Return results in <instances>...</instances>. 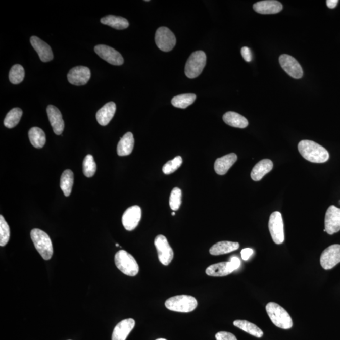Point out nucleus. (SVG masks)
<instances>
[{
  "label": "nucleus",
  "mask_w": 340,
  "mask_h": 340,
  "mask_svg": "<svg viewBox=\"0 0 340 340\" xmlns=\"http://www.w3.org/2000/svg\"><path fill=\"white\" fill-rule=\"evenodd\" d=\"M298 150L304 159L312 163H325L329 158L328 151L313 140H301L299 143Z\"/></svg>",
  "instance_id": "obj_1"
},
{
  "label": "nucleus",
  "mask_w": 340,
  "mask_h": 340,
  "mask_svg": "<svg viewBox=\"0 0 340 340\" xmlns=\"http://www.w3.org/2000/svg\"><path fill=\"white\" fill-rule=\"evenodd\" d=\"M266 311L276 326L284 329L292 328L293 322L290 314L279 304L270 302L266 306Z\"/></svg>",
  "instance_id": "obj_2"
},
{
  "label": "nucleus",
  "mask_w": 340,
  "mask_h": 340,
  "mask_svg": "<svg viewBox=\"0 0 340 340\" xmlns=\"http://www.w3.org/2000/svg\"><path fill=\"white\" fill-rule=\"evenodd\" d=\"M30 236L35 249L43 259L50 260L53 255L52 241L48 235L39 229H34L30 232Z\"/></svg>",
  "instance_id": "obj_3"
},
{
  "label": "nucleus",
  "mask_w": 340,
  "mask_h": 340,
  "mask_svg": "<svg viewBox=\"0 0 340 340\" xmlns=\"http://www.w3.org/2000/svg\"><path fill=\"white\" fill-rule=\"evenodd\" d=\"M165 306L171 311L190 313L196 309L198 301L191 296H176L167 299L165 302Z\"/></svg>",
  "instance_id": "obj_4"
},
{
  "label": "nucleus",
  "mask_w": 340,
  "mask_h": 340,
  "mask_svg": "<svg viewBox=\"0 0 340 340\" xmlns=\"http://www.w3.org/2000/svg\"><path fill=\"white\" fill-rule=\"evenodd\" d=\"M115 263L125 275L134 277L139 273V267L136 260L125 250H120L115 255Z\"/></svg>",
  "instance_id": "obj_5"
},
{
  "label": "nucleus",
  "mask_w": 340,
  "mask_h": 340,
  "mask_svg": "<svg viewBox=\"0 0 340 340\" xmlns=\"http://www.w3.org/2000/svg\"><path fill=\"white\" fill-rule=\"evenodd\" d=\"M207 57L203 51H198L191 54L186 61L185 73L188 78L198 77L205 68Z\"/></svg>",
  "instance_id": "obj_6"
},
{
  "label": "nucleus",
  "mask_w": 340,
  "mask_h": 340,
  "mask_svg": "<svg viewBox=\"0 0 340 340\" xmlns=\"http://www.w3.org/2000/svg\"><path fill=\"white\" fill-rule=\"evenodd\" d=\"M268 228L275 244L280 245L284 241V230L282 214L276 211L270 215Z\"/></svg>",
  "instance_id": "obj_7"
},
{
  "label": "nucleus",
  "mask_w": 340,
  "mask_h": 340,
  "mask_svg": "<svg viewBox=\"0 0 340 340\" xmlns=\"http://www.w3.org/2000/svg\"><path fill=\"white\" fill-rule=\"evenodd\" d=\"M155 42L157 47L164 52H169L176 45L175 35L167 27H160L155 34Z\"/></svg>",
  "instance_id": "obj_8"
},
{
  "label": "nucleus",
  "mask_w": 340,
  "mask_h": 340,
  "mask_svg": "<svg viewBox=\"0 0 340 340\" xmlns=\"http://www.w3.org/2000/svg\"><path fill=\"white\" fill-rule=\"evenodd\" d=\"M155 245L160 262L165 266L169 265L173 260L174 253L167 237L162 234L158 235L155 239Z\"/></svg>",
  "instance_id": "obj_9"
},
{
  "label": "nucleus",
  "mask_w": 340,
  "mask_h": 340,
  "mask_svg": "<svg viewBox=\"0 0 340 340\" xmlns=\"http://www.w3.org/2000/svg\"><path fill=\"white\" fill-rule=\"evenodd\" d=\"M340 263V245H331L324 250L321 255V267L330 270Z\"/></svg>",
  "instance_id": "obj_10"
},
{
  "label": "nucleus",
  "mask_w": 340,
  "mask_h": 340,
  "mask_svg": "<svg viewBox=\"0 0 340 340\" xmlns=\"http://www.w3.org/2000/svg\"><path fill=\"white\" fill-rule=\"evenodd\" d=\"M279 63L281 67L291 77L295 79L303 77V68L295 58L290 55H282L280 56Z\"/></svg>",
  "instance_id": "obj_11"
},
{
  "label": "nucleus",
  "mask_w": 340,
  "mask_h": 340,
  "mask_svg": "<svg viewBox=\"0 0 340 340\" xmlns=\"http://www.w3.org/2000/svg\"><path fill=\"white\" fill-rule=\"evenodd\" d=\"M94 51L100 57L112 65H123L124 58L118 51L106 45H98L94 47Z\"/></svg>",
  "instance_id": "obj_12"
},
{
  "label": "nucleus",
  "mask_w": 340,
  "mask_h": 340,
  "mask_svg": "<svg viewBox=\"0 0 340 340\" xmlns=\"http://www.w3.org/2000/svg\"><path fill=\"white\" fill-rule=\"evenodd\" d=\"M325 229L327 233L332 235L340 231V209L331 206L326 211Z\"/></svg>",
  "instance_id": "obj_13"
},
{
  "label": "nucleus",
  "mask_w": 340,
  "mask_h": 340,
  "mask_svg": "<svg viewBox=\"0 0 340 340\" xmlns=\"http://www.w3.org/2000/svg\"><path fill=\"white\" fill-rule=\"evenodd\" d=\"M90 78L91 71L86 66H76L71 69L68 74L69 82L76 86L86 85Z\"/></svg>",
  "instance_id": "obj_14"
},
{
  "label": "nucleus",
  "mask_w": 340,
  "mask_h": 340,
  "mask_svg": "<svg viewBox=\"0 0 340 340\" xmlns=\"http://www.w3.org/2000/svg\"><path fill=\"white\" fill-rule=\"evenodd\" d=\"M141 209L139 206H134L128 208L122 216V224L127 231H132L136 228L141 219Z\"/></svg>",
  "instance_id": "obj_15"
},
{
  "label": "nucleus",
  "mask_w": 340,
  "mask_h": 340,
  "mask_svg": "<svg viewBox=\"0 0 340 340\" xmlns=\"http://www.w3.org/2000/svg\"><path fill=\"white\" fill-rule=\"evenodd\" d=\"M47 113L54 132L56 135L62 134L65 128V122L60 110L57 107L50 105L47 107Z\"/></svg>",
  "instance_id": "obj_16"
},
{
  "label": "nucleus",
  "mask_w": 340,
  "mask_h": 340,
  "mask_svg": "<svg viewBox=\"0 0 340 340\" xmlns=\"http://www.w3.org/2000/svg\"><path fill=\"white\" fill-rule=\"evenodd\" d=\"M30 43L42 62H48L53 60L54 56L52 50L50 45L36 36L30 38Z\"/></svg>",
  "instance_id": "obj_17"
},
{
  "label": "nucleus",
  "mask_w": 340,
  "mask_h": 340,
  "mask_svg": "<svg viewBox=\"0 0 340 340\" xmlns=\"http://www.w3.org/2000/svg\"><path fill=\"white\" fill-rule=\"evenodd\" d=\"M255 11L263 15L276 14L282 11L283 6L280 2L275 0H265L254 5Z\"/></svg>",
  "instance_id": "obj_18"
},
{
  "label": "nucleus",
  "mask_w": 340,
  "mask_h": 340,
  "mask_svg": "<svg viewBox=\"0 0 340 340\" xmlns=\"http://www.w3.org/2000/svg\"><path fill=\"white\" fill-rule=\"evenodd\" d=\"M135 324L134 319L129 318L120 322L115 327L112 340H126Z\"/></svg>",
  "instance_id": "obj_19"
},
{
  "label": "nucleus",
  "mask_w": 340,
  "mask_h": 340,
  "mask_svg": "<svg viewBox=\"0 0 340 340\" xmlns=\"http://www.w3.org/2000/svg\"><path fill=\"white\" fill-rule=\"evenodd\" d=\"M116 111V105L113 102H109L102 107L96 112V118L97 122L102 126H106L109 124L113 118Z\"/></svg>",
  "instance_id": "obj_20"
},
{
  "label": "nucleus",
  "mask_w": 340,
  "mask_h": 340,
  "mask_svg": "<svg viewBox=\"0 0 340 340\" xmlns=\"http://www.w3.org/2000/svg\"><path fill=\"white\" fill-rule=\"evenodd\" d=\"M237 160V157L235 153H231L217 158L214 163L215 171L219 175H225L236 162Z\"/></svg>",
  "instance_id": "obj_21"
},
{
  "label": "nucleus",
  "mask_w": 340,
  "mask_h": 340,
  "mask_svg": "<svg viewBox=\"0 0 340 340\" xmlns=\"http://www.w3.org/2000/svg\"><path fill=\"white\" fill-rule=\"evenodd\" d=\"M230 262H221L209 266L206 270V274L211 277H224L234 272Z\"/></svg>",
  "instance_id": "obj_22"
},
{
  "label": "nucleus",
  "mask_w": 340,
  "mask_h": 340,
  "mask_svg": "<svg viewBox=\"0 0 340 340\" xmlns=\"http://www.w3.org/2000/svg\"><path fill=\"white\" fill-rule=\"evenodd\" d=\"M273 162L269 159L260 161L256 164L251 172L253 180L258 181L262 180L263 176L267 175L273 169Z\"/></svg>",
  "instance_id": "obj_23"
},
{
  "label": "nucleus",
  "mask_w": 340,
  "mask_h": 340,
  "mask_svg": "<svg viewBox=\"0 0 340 340\" xmlns=\"http://www.w3.org/2000/svg\"><path fill=\"white\" fill-rule=\"evenodd\" d=\"M239 248V244L237 242L220 241L214 245L209 252L212 255H221L236 251Z\"/></svg>",
  "instance_id": "obj_24"
},
{
  "label": "nucleus",
  "mask_w": 340,
  "mask_h": 340,
  "mask_svg": "<svg viewBox=\"0 0 340 340\" xmlns=\"http://www.w3.org/2000/svg\"><path fill=\"white\" fill-rule=\"evenodd\" d=\"M134 147V136L131 132H127L121 138L117 145V154L120 157L129 155L132 152Z\"/></svg>",
  "instance_id": "obj_25"
},
{
  "label": "nucleus",
  "mask_w": 340,
  "mask_h": 340,
  "mask_svg": "<svg viewBox=\"0 0 340 340\" xmlns=\"http://www.w3.org/2000/svg\"><path fill=\"white\" fill-rule=\"evenodd\" d=\"M223 121L229 126L244 129L249 126V121L245 117L234 112H227L223 116Z\"/></svg>",
  "instance_id": "obj_26"
},
{
  "label": "nucleus",
  "mask_w": 340,
  "mask_h": 340,
  "mask_svg": "<svg viewBox=\"0 0 340 340\" xmlns=\"http://www.w3.org/2000/svg\"><path fill=\"white\" fill-rule=\"evenodd\" d=\"M101 22L102 24L109 25L117 30L126 29L129 26V23L127 19L123 17L115 16V15H108V16L102 18Z\"/></svg>",
  "instance_id": "obj_27"
},
{
  "label": "nucleus",
  "mask_w": 340,
  "mask_h": 340,
  "mask_svg": "<svg viewBox=\"0 0 340 340\" xmlns=\"http://www.w3.org/2000/svg\"><path fill=\"white\" fill-rule=\"evenodd\" d=\"M29 137L30 143L35 148H42L46 142L45 132L40 128L35 127L30 129Z\"/></svg>",
  "instance_id": "obj_28"
},
{
  "label": "nucleus",
  "mask_w": 340,
  "mask_h": 340,
  "mask_svg": "<svg viewBox=\"0 0 340 340\" xmlns=\"http://www.w3.org/2000/svg\"><path fill=\"white\" fill-rule=\"evenodd\" d=\"M233 324L235 326L246 333L251 334L252 336L257 337V338H262L263 335V332L255 324L250 323L246 320H236L234 321Z\"/></svg>",
  "instance_id": "obj_29"
},
{
  "label": "nucleus",
  "mask_w": 340,
  "mask_h": 340,
  "mask_svg": "<svg viewBox=\"0 0 340 340\" xmlns=\"http://www.w3.org/2000/svg\"><path fill=\"white\" fill-rule=\"evenodd\" d=\"M74 183V175L73 171L66 170L61 175L60 187L66 197L70 196Z\"/></svg>",
  "instance_id": "obj_30"
},
{
  "label": "nucleus",
  "mask_w": 340,
  "mask_h": 340,
  "mask_svg": "<svg viewBox=\"0 0 340 340\" xmlns=\"http://www.w3.org/2000/svg\"><path fill=\"white\" fill-rule=\"evenodd\" d=\"M196 100L195 94H183L173 97L171 100V104L176 108L186 109L192 104Z\"/></svg>",
  "instance_id": "obj_31"
},
{
  "label": "nucleus",
  "mask_w": 340,
  "mask_h": 340,
  "mask_svg": "<svg viewBox=\"0 0 340 340\" xmlns=\"http://www.w3.org/2000/svg\"><path fill=\"white\" fill-rule=\"evenodd\" d=\"M22 114L23 112L21 109L14 108L12 109L5 117L4 120L5 126L9 128V129H12V128L16 126L19 123Z\"/></svg>",
  "instance_id": "obj_32"
},
{
  "label": "nucleus",
  "mask_w": 340,
  "mask_h": 340,
  "mask_svg": "<svg viewBox=\"0 0 340 340\" xmlns=\"http://www.w3.org/2000/svg\"><path fill=\"white\" fill-rule=\"evenodd\" d=\"M25 77V71L23 66L20 65H15L12 66L9 73L10 82L14 85H18L22 82Z\"/></svg>",
  "instance_id": "obj_33"
},
{
  "label": "nucleus",
  "mask_w": 340,
  "mask_h": 340,
  "mask_svg": "<svg viewBox=\"0 0 340 340\" xmlns=\"http://www.w3.org/2000/svg\"><path fill=\"white\" fill-rule=\"evenodd\" d=\"M83 173L86 177L90 178L94 175L96 170V165L93 156L88 155L83 163Z\"/></svg>",
  "instance_id": "obj_34"
},
{
  "label": "nucleus",
  "mask_w": 340,
  "mask_h": 340,
  "mask_svg": "<svg viewBox=\"0 0 340 340\" xmlns=\"http://www.w3.org/2000/svg\"><path fill=\"white\" fill-rule=\"evenodd\" d=\"M10 227L4 216H0V246L5 247L9 241Z\"/></svg>",
  "instance_id": "obj_35"
},
{
  "label": "nucleus",
  "mask_w": 340,
  "mask_h": 340,
  "mask_svg": "<svg viewBox=\"0 0 340 340\" xmlns=\"http://www.w3.org/2000/svg\"><path fill=\"white\" fill-rule=\"evenodd\" d=\"M182 163V158L180 157V156H178V157L169 161V162H168L164 166H163V172L164 173L165 175H170V174L173 173V172H175V171L177 170L178 168L181 167Z\"/></svg>",
  "instance_id": "obj_36"
},
{
  "label": "nucleus",
  "mask_w": 340,
  "mask_h": 340,
  "mask_svg": "<svg viewBox=\"0 0 340 340\" xmlns=\"http://www.w3.org/2000/svg\"><path fill=\"white\" fill-rule=\"evenodd\" d=\"M181 190L180 188L175 187L171 191L170 198V206L173 211L178 210L181 204Z\"/></svg>",
  "instance_id": "obj_37"
},
{
  "label": "nucleus",
  "mask_w": 340,
  "mask_h": 340,
  "mask_svg": "<svg viewBox=\"0 0 340 340\" xmlns=\"http://www.w3.org/2000/svg\"><path fill=\"white\" fill-rule=\"evenodd\" d=\"M216 340H237L233 334L226 331H220L216 334Z\"/></svg>",
  "instance_id": "obj_38"
},
{
  "label": "nucleus",
  "mask_w": 340,
  "mask_h": 340,
  "mask_svg": "<svg viewBox=\"0 0 340 340\" xmlns=\"http://www.w3.org/2000/svg\"><path fill=\"white\" fill-rule=\"evenodd\" d=\"M241 55L242 58H244V60L247 61V62H250L252 60V54L251 50H250L249 47H244L241 48Z\"/></svg>",
  "instance_id": "obj_39"
},
{
  "label": "nucleus",
  "mask_w": 340,
  "mask_h": 340,
  "mask_svg": "<svg viewBox=\"0 0 340 340\" xmlns=\"http://www.w3.org/2000/svg\"><path fill=\"white\" fill-rule=\"evenodd\" d=\"M253 253H254V250L252 249H245L242 250L241 252L242 259L245 261L249 260L250 257L252 255Z\"/></svg>",
  "instance_id": "obj_40"
},
{
  "label": "nucleus",
  "mask_w": 340,
  "mask_h": 340,
  "mask_svg": "<svg viewBox=\"0 0 340 340\" xmlns=\"http://www.w3.org/2000/svg\"><path fill=\"white\" fill-rule=\"evenodd\" d=\"M230 262L231 263L232 268H233L234 270L238 269L241 265V261L238 258L236 257H233L231 258Z\"/></svg>",
  "instance_id": "obj_41"
},
{
  "label": "nucleus",
  "mask_w": 340,
  "mask_h": 340,
  "mask_svg": "<svg viewBox=\"0 0 340 340\" xmlns=\"http://www.w3.org/2000/svg\"><path fill=\"white\" fill-rule=\"evenodd\" d=\"M338 0H327L326 5L329 9H334L338 5Z\"/></svg>",
  "instance_id": "obj_42"
},
{
  "label": "nucleus",
  "mask_w": 340,
  "mask_h": 340,
  "mask_svg": "<svg viewBox=\"0 0 340 340\" xmlns=\"http://www.w3.org/2000/svg\"><path fill=\"white\" fill-rule=\"evenodd\" d=\"M171 214H172V216H175V212H173V213H171Z\"/></svg>",
  "instance_id": "obj_43"
},
{
  "label": "nucleus",
  "mask_w": 340,
  "mask_h": 340,
  "mask_svg": "<svg viewBox=\"0 0 340 340\" xmlns=\"http://www.w3.org/2000/svg\"><path fill=\"white\" fill-rule=\"evenodd\" d=\"M157 340H167V339H164V338H160V339H158Z\"/></svg>",
  "instance_id": "obj_44"
},
{
  "label": "nucleus",
  "mask_w": 340,
  "mask_h": 340,
  "mask_svg": "<svg viewBox=\"0 0 340 340\" xmlns=\"http://www.w3.org/2000/svg\"><path fill=\"white\" fill-rule=\"evenodd\" d=\"M116 247H119V245L117 244H116Z\"/></svg>",
  "instance_id": "obj_45"
},
{
  "label": "nucleus",
  "mask_w": 340,
  "mask_h": 340,
  "mask_svg": "<svg viewBox=\"0 0 340 340\" xmlns=\"http://www.w3.org/2000/svg\"><path fill=\"white\" fill-rule=\"evenodd\" d=\"M339 203L340 204V201H339Z\"/></svg>",
  "instance_id": "obj_46"
}]
</instances>
